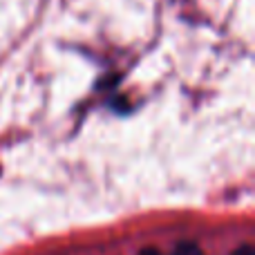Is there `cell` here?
Wrapping results in <instances>:
<instances>
[{
  "mask_svg": "<svg viewBox=\"0 0 255 255\" xmlns=\"http://www.w3.org/2000/svg\"><path fill=\"white\" fill-rule=\"evenodd\" d=\"M139 255H161V253H159L157 249H145V251H141Z\"/></svg>",
  "mask_w": 255,
  "mask_h": 255,
  "instance_id": "3",
  "label": "cell"
},
{
  "mask_svg": "<svg viewBox=\"0 0 255 255\" xmlns=\"http://www.w3.org/2000/svg\"><path fill=\"white\" fill-rule=\"evenodd\" d=\"M172 255H204V253H202V249H199L197 244L184 242V244H179V247L175 249V253H172Z\"/></svg>",
  "mask_w": 255,
  "mask_h": 255,
  "instance_id": "1",
  "label": "cell"
},
{
  "mask_svg": "<svg viewBox=\"0 0 255 255\" xmlns=\"http://www.w3.org/2000/svg\"><path fill=\"white\" fill-rule=\"evenodd\" d=\"M233 255H255V251H253V247L251 244H244V247H240L238 251H235Z\"/></svg>",
  "mask_w": 255,
  "mask_h": 255,
  "instance_id": "2",
  "label": "cell"
}]
</instances>
